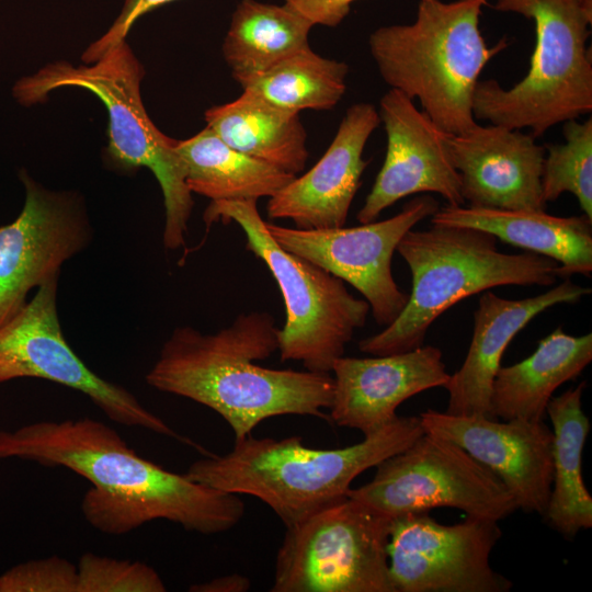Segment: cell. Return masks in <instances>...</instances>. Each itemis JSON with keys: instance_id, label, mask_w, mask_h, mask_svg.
Masks as SVG:
<instances>
[{"instance_id": "28", "label": "cell", "mask_w": 592, "mask_h": 592, "mask_svg": "<svg viewBox=\"0 0 592 592\" xmlns=\"http://www.w3.org/2000/svg\"><path fill=\"white\" fill-rule=\"evenodd\" d=\"M563 144H547L542 170L546 203L572 193L584 215L592 219V119L565 122Z\"/></svg>"}, {"instance_id": "3", "label": "cell", "mask_w": 592, "mask_h": 592, "mask_svg": "<svg viewBox=\"0 0 592 592\" xmlns=\"http://www.w3.org/2000/svg\"><path fill=\"white\" fill-rule=\"evenodd\" d=\"M423 433L419 417H397L360 443L340 448L309 447L300 436L250 434L224 455L207 454L192 463L185 475L221 491L255 497L291 527L345 499L357 476Z\"/></svg>"}, {"instance_id": "33", "label": "cell", "mask_w": 592, "mask_h": 592, "mask_svg": "<svg viewBox=\"0 0 592 592\" xmlns=\"http://www.w3.org/2000/svg\"><path fill=\"white\" fill-rule=\"evenodd\" d=\"M250 580L238 573L214 578L190 587L193 592H244L250 588Z\"/></svg>"}, {"instance_id": "15", "label": "cell", "mask_w": 592, "mask_h": 592, "mask_svg": "<svg viewBox=\"0 0 592 592\" xmlns=\"http://www.w3.org/2000/svg\"><path fill=\"white\" fill-rule=\"evenodd\" d=\"M419 418L425 433L453 442L497 475L517 509L545 516L553 481L554 435L544 421H498L433 409Z\"/></svg>"}, {"instance_id": "5", "label": "cell", "mask_w": 592, "mask_h": 592, "mask_svg": "<svg viewBox=\"0 0 592 592\" xmlns=\"http://www.w3.org/2000/svg\"><path fill=\"white\" fill-rule=\"evenodd\" d=\"M396 251L408 264L412 289L399 316L386 328L358 342L360 351L387 355L423 345L428 329L462 299L503 285L550 286L559 264L533 252L503 253L489 232L433 225L409 230Z\"/></svg>"}, {"instance_id": "13", "label": "cell", "mask_w": 592, "mask_h": 592, "mask_svg": "<svg viewBox=\"0 0 592 592\" xmlns=\"http://www.w3.org/2000/svg\"><path fill=\"white\" fill-rule=\"evenodd\" d=\"M439 202L422 195L407 202L395 216L355 227L301 229L266 223L273 239L289 251L348 282L368 303L377 325H390L409 295L391 273L394 252L402 237L432 216Z\"/></svg>"}, {"instance_id": "31", "label": "cell", "mask_w": 592, "mask_h": 592, "mask_svg": "<svg viewBox=\"0 0 592 592\" xmlns=\"http://www.w3.org/2000/svg\"><path fill=\"white\" fill-rule=\"evenodd\" d=\"M177 0H125L119 15L110 29L95 42H93L82 54V60L91 64L126 36L134 23L144 14Z\"/></svg>"}, {"instance_id": "12", "label": "cell", "mask_w": 592, "mask_h": 592, "mask_svg": "<svg viewBox=\"0 0 592 592\" xmlns=\"http://www.w3.org/2000/svg\"><path fill=\"white\" fill-rule=\"evenodd\" d=\"M501 535L497 521L473 516L453 525L429 511L392 517L387 551L396 592L510 591V579L490 565Z\"/></svg>"}, {"instance_id": "9", "label": "cell", "mask_w": 592, "mask_h": 592, "mask_svg": "<svg viewBox=\"0 0 592 592\" xmlns=\"http://www.w3.org/2000/svg\"><path fill=\"white\" fill-rule=\"evenodd\" d=\"M390 521L346 497L286 527L271 592H396Z\"/></svg>"}, {"instance_id": "14", "label": "cell", "mask_w": 592, "mask_h": 592, "mask_svg": "<svg viewBox=\"0 0 592 592\" xmlns=\"http://www.w3.org/2000/svg\"><path fill=\"white\" fill-rule=\"evenodd\" d=\"M25 201L18 217L0 226V325L26 303L31 289L59 276L61 265L84 250L92 228L81 202L20 172Z\"/></svg>"}, {"instance_id": "11", "label": "cell", "mask_w": 592, "mask_h": 592, "mask_svg": "<svg viewBox=\"0 0 592 592\" xmlns=\"http://www.w3.org/2000/svg\"><path fill=\"white\" fill-rule=\"evenodd\" d=\"M58 278L44 283L9 320L0 325V383L42 378L78 390L112 421L182 439L124 387L95 374L67 342L57 309Z\"/></svg>"}, {"instance_id": "7", "label": "cell", "mask_w": 592, "mask_h": 592, "mask_svg": "<svg viewBox=\"0 0 592 592\" xmlns=\"http://www.w3.org/2000/svg\"><path fill=\"white\" fill-rule=\"evenodd\" d=\"M493 9L533 20L536 43L526 76L510 89L478 80L475 119L538 137L592 111V62L587 47L592 0H496Z\"/></svg>"}, {"instance_id": "24", "label": "cell", "mask_w": 592, "mask_h": 592, "mask_svg": "<svg viewBox=\"0 0 592 592\" xmlns=\"http://www.w3.org/2000/svg\"><path fill=\"white\" fill-rule=\"evenodd\" d=\"M581 382L549 400L546 413L553 424V481L545 516L567 538L592 527V497L582 478V451L590 431L582 410Z\"/></svg>"}, {"instance_id": "18", "label": "cell", "mask_w": 592, "mask_h": 592, "mask_svg": "<svg viewBox=\"0 0 592 592\" xmlns=\"http://www.w3.org/2000/svg\"><path fill=\"white\" fill-rule=\"evenodd\" d=\"M442 357L432 345L373 357H339L331 369L334 391L328 418L364 436L378 431L398 417L403 401L446 385L451 374Z\"/></svg>"}, {"instance_id": "27", "label": "cell", "mask_w": 592, "mask_h": 592, "mask_svg": "<svg viewBox=\"0 0 592 592\" xmlns=\"http://www.w3.org/2000/svg\"><path fill=\"white\" fill-rule=\"evenodd\" d=\"M349 66L306 47L242 86L284 110L333 109L346 90Z\"/></svg>"}, {"instance_id": "29", "label": "cell", "mask_w": 592, "mask_h": 592, "mask_svg": "<svg viewBox=\"0 0 592 592\" xmlns=\"http://www.w3.org/2000/svg\"><path fill=\"white\" fill-rule=\"evenodd\" d=\"M78 592H164L159 573L141 561L83 554L77 565Z\"/></svg>"}, {"instance_id": "26", "label": "cell", "mask_w": 592, "mask_h": 592, "mask_svg": "<svg viewBox=\"0 0 592 592\" xmlns=\"http://www.w3.org/2000/svg\"><path fill=\"white\" fill-rule=\"evenodd\" d=\"M314 24L288 3L241 0L231 16L223 55L242 87L283 59L309 47Z\"/></svg>"}, {"instance_id": "4", "label": "cell", "mask_w": 592, "mask_h": 592, "mask_svg": "<svg viewBox=\"0 0 592 592\" xmlns=\"http://www.w3.org/2000/svg\"><path fill=\"white\" fill-rule=\"evenodd\" d=\"M489 0H420L412 24L375 30L369 52L383 80L410 99L444 133L462 134L477 121L473 94L485 66L509 46L489 47L479 20Z\"/></svg>"}, {"instance_id": "21", "label": "cell", "mask_w": 592, "mask_h": 592, "mask_svg": "<svg viewBox=\"0 0 592 592\" xmlns=\"http://www.w3.org/2000/svg\"><path fill=\"white\" fill-rule=\"evenodd\" d=\"M431 224L466 227L545 255L559 264V277L592 273V219L587 215L559 217L545 210H516L445 205Z\"/></svg>"}, {"instance_id": "17", "label": "cell", "mask_w": 592, "mask_h": 592, "mask_svg": "<svg viewBox=\"0 0 592 592\" xmlns=\"http://www.w3.org/2000/svg\"><path fill=\"white\" fill-rule=\"evenodd\" d=\"M469 206L546 210L542 193L544 146L521 129L476 123L462 134L442 132Z\"/></svg>"}, {"instance_id": "22", "label": "cell", "mask_w": 592, "mask_h": 592, "mask_svg": "<svg viewBox=\"0 0 592 592\" xmlns=\"http://www.w3.org/2000/svg\"><path fill=\"white\" fill-rule=\"evenodd\" d=\"M592 361V333L567 334L558 327L526 358L501 366L490 394L493 419L543 421L555 390L577 378Z\"/></svg>"}, {"instance_id": "1", "label": "cell", "mask_w": 592, "mask_h": 592, "mask_svg": "<svg viewBox=\"0 0 592 592\" xmlns=\"http://www.w3.org/2000/svg\"><path fill=\"white\" fill-rule=\"evenodd\" d=\"M21 458L65 467L90 481L81 511L109 535H123L155 520L214 535L244 514L239 494L169 471L138 455L111 426L90 418L38 421L0 430V459Z\"/></svg>"}, {"instance_id": "8", "label": "cell", "mask_w": 592, "mask_h": 592, "mask_svg": "<svg viewBox=\"0 0 592 592\" xmlns=\"http://www.w3.org/2000/svg\"><path fill=\"white\" fill-rule=\"evenodd\" d=\"M207 225L236 221L247 249L261 259L276 281L286 319L277 331L281 361H298L311 372L331 373L356 329L371 310L344 282L322 267L284 250L271 236L257 201H212L204 212Z\"/></svg>"}, {"instance_id": "32", "label": "cell", "mask_w": 592, "mask_h": 592, "mask_svg": "<svg viewBox=\"0 0 592 592\" xmlns=\"http://www.w3.org/2000/svg\"><path fill=\"white\" fill-rule=\"evenodd\" d=\"M356 0H284L314 25L333 27L339 25L349 14Z\"/></svg>"}, {"instance_id": "25", "label": "cell", "mask_w": 592, "mask_h": 592, "mask_svg": "<svg viewBox=\"0 0 592 592\" xmlns=\"http://www.w3.org/2000/svg\"><path fill=\"white\" fill-rule=\"evenodd\" d=\"M175 151L189 190L210 201L270 198L296 177L234 149L207 126L177 140Z\"/></svg>"}, {"instance_id": "23", "label": "cell", "mask_w": 592, "mask_h": 592, "mask_svg": "<svg viewBox=\"0 0 592 592\" xmlns=\"http://www.w3.org/2000/svg\"><path fill=\"white\" fill-rule=\"evenodd\" d=\"M206 126L234 149L297 175L308 159L299 113L278 107L252 91L205 112Z\"/></svg>"}, {"instance_id": "2", "label": "cell", "mask_w": 592, "mask_h": 592, "mask_svg": "<svg viewBox=\"0 0 592 592\" xmlns=\"http://www.w3.org/2000/svg\"><path fill=\"white\" fill-rule=\"evenodd\" d=\"M278 329L265 311L240 314L216 333L192 327L173 330L146 375L152 388L181 396L218 413L235 441L262 421L299 414L327 419L334 380L331 373L263 367L257 361L278 349Z\"/></svg>"}, {"instance_id": "16", "label": "cell", "mask_w": 592, "mask_h": 592, "mask_svg": "<svg viewBox=\"0 0 592 592\" xmlns=\"http://www.w3.org/2000/svg\"><path fill=\"white\" fill-rule=\"evenodd\" d=\"M378 114L387 150L357 220L375 221L383 210L417 193H436L448 205H464L460 178L447 157L442 130L413 100L390 89L380 99Z\"/></svg>"}, {"instance_id": "10", "label": "cell", "mask_w": 592, "mask_h": 592, "mask_svg": "<svg viewBox=\"0 0 592 592\" xmlns=\"http://www.w3.org/2000/svg\"><path fill=\"white\" fill-rule=\"evenodd\" d=\"M348 497L390 519L453 508L466 516L499 522L517 510L489 468L453 442L425 432L378 464L373 479L351 488Z\"/></svg>"}, {"instance_id": "19", "label": "cell", "mask_w": 592, "mask_h": 592, "mask_svg": "<svg viewBox=\"0 0 592 592\" xmlns=\"http://www.w3.org/2000/svg\"><path fill=\"white\" fill-rule=\"evenodd\" d=\"M379 124L373 104L351 105L318 162L269 198L267 217L289 219L301 229L344 226L367 167L363 159L365 145Z\"/></svg>"}, {"instance_id": "20", "label": "cell", "mask_w": 592, "mask_h": 592, "mask_svg": "<svg viewBox=\"0 0 592 592\" xmlns=\"http://www.w3.org/2000/svg\"><path fill=\"white\" fill-rule=\"evenodd\" d=\"M592 289L565 280L559 285L528 298L512 300L483 293L474 312V330L462 366L449 376L446 412L491 418L490 394L501 367L502 355L512 339L536 316L560 304H574Z\"/></svg>"}, {"instance_id": "30", "label": "cell", "mask_w": 592, "mask_h": 592, "mask_svg": "<svg viewBox=\"0 0 592 592\" xmlns=\"http://www.w3.org/2000/svg\"><path fill=\"white\" fill-rule=\"evenodd\" d=\"M0 592H78V568L58 556L24 561L0 574Z\"/></svg>"}, {"instance_id": "6", "label": "cell", "mask_w": 592, "mask_h": 592, "mask_svg": "<svg viewBox=\"0 0 592 592\" xmlns=\"http://www.w3.org/2000/svg\"><path fill=\"white\" fill-rule=\"evenodd\" d=\"M144 76L143 65L125 39L91 65L73 66L65 60L48 64L19 79L12 95L25 106L45 102L60 88H81L96 95L109 114L110 164L124 172L146 167L153 173L163 195L162 241L167 249L175 250L185 243L194 202L175 151L177 140L157 128L143 104Z\"/></svg>"}]
</instances>
